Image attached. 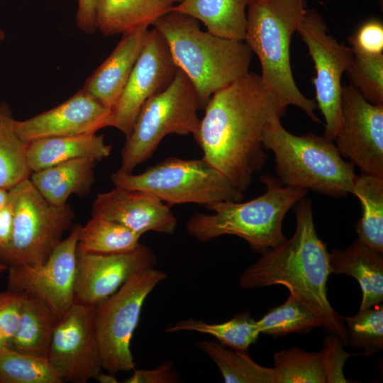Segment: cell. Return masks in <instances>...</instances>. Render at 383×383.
<instances>
[{
  "instance_id": "cell-1",
  "label": "cell",
  "mask_w": 383,
  "mask_h": 383,
  "mask_svg": "<svg viewBox=\"0 0 383 383\" xmlns=\"http://www.w3.org/2000/svg\"><path fill=\"white\" fill-rule=\"evenodd\" d=\"M286 109L260 76L249 72L214 93L204 107L194 138L203 158L245 192L252 174L266 162L265 128Z\"/></svg>"
},
{
  "instance_id": "cell-2",
  "label": "cell",
  "mask_w": 383,
  "mask_h": 383,
  "mask_svg": "<svg viewBox=\"0 0 383 383\" xmlns=\"http://www.w3.org/2000/svg\"><path fill=\"white\" fill-rule=\"evenodd\" d=\"M294 212L296 224L292 237L262 253L242 272L239 284L249 289L286 287L289 294L317 316L321 326L345 343L346 326L327 297L326 284L331 273L329 252L316 233L311 201L302 198Z\"/></svg>"
},
{
  "instance_id": "cell-3",
  "label": "cell",
  "mask_w": 383,
  "mask_h": 383,
  "mask_svg": "<svg viewBox=\"0 0 383 383\" xmlns=\"http://www.w3.org/2000/svg\"><path fill=\"white\" fill-rule=\"evenodd\" d=\"M152 27L165 39L172 58L193 84L201 109L212 95L246 75L252 52L244 40L201 30L199 21L170 11Z\"/></svg>"
},
{
  "instance_id": "cell-4",
  "label": "cell",
  "mask_w": 383,
  "mask_h": 383,
  "mask_svg": "<svg viewBox=\"0 0 383 383\" xmlns=\"http://www.w3.org/2000/svg\"><path fill=\"white\" fill-rule=\"evenodd\" d=\"M306 10L304 0H251L244 41L259 59L266 88L286 108L296 106L319 123L316 103L299 90L290 62L291 40Z\"/></svg>"
},
{
  "instance_id": "cell-5",
  "label": "cell",
  "mask_w": 383,
  "mask_h": 383,
  "mask_svg": "<svg viewBox=\"0 0 383 383\" xmlns=\"http://www.w3.org/2000/svg\"><path fill=\"white\" fill-rule=\"evenodd\" d=\"M260 179L266 186L263 194L246 202L222 201L206 205L213 213L194 215L187 223L188 234L200 241L235 235L261 253L285 243L284 218L307 190L286 186L269 174Z\"/></svg>"
},
{
  "instance_id": "cell-6",
  "label": "cell",
  "mask_w": 383,
  "mask_h": 383,
  "mask_svg": "<svg viewBox=\"0 0 383 383\" xmlns=\"http://www.w3.org/2000/svg\"><path fill=\"white\" fill-rule=\"evenodd\" d=\"M280 118H271L263 133L264 148L275 157L277 179L286 186L335 197L351 193L357 176L334 142L314 133L295 135L283 127Z\"/></svg>"
},
{
  "instance_id": "cell-7",
  "label": "cell",
  "mask_w": 383,
  "mask_h": 383,
  "mask_svg": "<svg viewBox=\"0 0 383 383\" xmlns=\"http://www.w3.org/2000/svg\"><path fill=\"white\" fill-rule=\"evenodd\" d=\"M111 180L115 187L149 192L169 206L191 203L206 206L244 199L243 192L203 157H169L137 174L118 170Z\"/></svg>"
},
{
  "instance_id": "cell-8",
  "label": "cell",
  "mask_w": 383,
  "mask_h": 383,
  "mask_svg": "<svg viewBox=\"0 0 383 383\" xmlns=\"http://www.w3.org/2000/svg\"><path fill=\"white\" fill-rule=\"evenodd\" d=\"M199 109L193 84L178 68L169 87L150 98L141 108L122 149L118 170L131 173L153 154L167 135L192 134L195 138L200 123Z\"/></svg>"
},
{
  "instance_id": "cell-9",
  "label": "cell",
  "mask_w": 383,
  "mask_h": 383,
  "mask_svg": "<svg viewBox=\"0 0 383 383\" xmlns=\"http://www.w3.org/2000/svg\"><path fill=\"white\" fill-rule=\"evenodd\" d=\"M9 192L13 231L9 243L0 248V260L8 267L42 264L72 227L74 212L67 204L57 206L48 202L30 179Z\"/></svg>"
},
{
  "instance_id": "cell-10",
  "label": "cell",
  "mask_w": 383,
  "mask_h": 383,
  "mask_svg": "<svg viewBox=\"0 0 383 383\" xmlns=\"http://www.w3.org/2000/svg\"><path fill=\"white\" fill-rule=\"evenodd\" d=\"M155 267L133 274L116 292L94 306V327L101 365L110 373L133 370L131 341L145 300L167 278Z\"/></svg>"
},
{
  "instance_id": "cell-11",
  "label": "cell",
  "mask_w": 383,
  "mask_h": 383,
  "mask_svg": "<svg viewBox=\"0 0 383 383\" xmlns=\"http://www.w3.org/2000/svg\"><path fill=\"white\" fill-rule=\"evenodd\" d=\"M328 30L323 16L313 9H306L296 32L314 64L316 103L326 122L323 136L333 142L341 121V79L354 53L351 48L338 43Z\"/></svg>"
},
{
  "instance_id": "cell-12",
  "label": "cell",
  "mask_w": 383,
  "mask_h": 383,
  "mask_svg": "<svg viewBox=\"0 0 383 383\" xmlns=\"http://www.w3.org/2000/svg\"><path fill=\"white\" fill-rule=\"evenodd\" d=\"M178 70L168 45L154 27L148 30L144 43L128 79L106 127H113L127 138L144 104L169 87Z\"/></svg>"
},
{
  "instance_id": "cell-13",
  "label": "cell",
  "mask_w": 383,
  "mask_h": 383,
  "mask_svg": "<svg viewBox=\"0 0 383 383\" xmlns=\"http://www.w3.org/2000/svg\"><path fill=\"white\" fill-rule=\"evenodd\" d=\"M79 228L75 226L43 263L13 265L7 270L9 289L42 301L58 320L74 302Z\"/></svg>"
},
{
  "instance_id": "cell-14",
  "label": "cell",
  "mask_w": 383,
  "mask_h": 383,
  "mask_svg": "<svg viewBox=\"0 0 383 383\" xmlns=\"http://www.w3.org/2000/svg\"><path fill=\"white\" fill-rule=\"evenodd\" d=\"M48 360L62 382L86 383L101 372L94 306L73 303L57 323Z\"/></svg>"
},
{
  "instance_id": "cell-15",
  "label": "cell",
  "mask_w": 383,
  "mask_h": 383,
  "mask_svg": "<svg viewBox=\"0 0 383 383\" xmlns=\"http://www.w3.org/2000/svg\"><path fill=\"white\" fill-rule=\"evenodd\" d=\"M333 142L362 174L383 178V104L370 103L351 84L343 86L341 121Z\"/></svg>"
},
{
  "instance_id": "cell-16",
  "label": "cell",
  "mask_w": 383,
  "mask_h": 383,
  "mask_svg": "<svg viewBox=\"0 0 383 383\" xmlns=\"http://www.w3.org/2000/svg\"><path fill=\"white\" fill-rule=\"evenodd\" d=\"M156 257L147 246L113 254L77 252L74 301L95 306L139 271L155 267Z\"/></svg>"
},
{
  "instance_id": "cell-17",
  "label": "cell",
  "mask_w": 383,
  "mask_h": 383,
  "mask_svg": "<svg viewBox=\"0 0 383 383\" xmlns=\"http://www.w3.org/2000/svg\"><path fill=\"white\" fill-rule=\"evenodd\" d=\"M111 109L83 89L47 111L15 121L17 134L25 142L58 136L96 133L106 127Z\"/></svg>"
},
{
  "instance_id": "cell-18",
  "label": "cell",
  "mask_w": 383,
  "mask_h": 383,
  "mask_svg": "<svg viewBox=\"0 0 383 383\" xmlns=\"http://www.w3.org/2000/svg\"><path fill=\"white\" fill-rule=\"evenodd\" d=\"M91 216L114 221L141 235L149 231L172 234L177 223L170 206L155 195L118 187L97 194Z\"/></svg>"
},
{
  "instance_id": "cell-19",
  "label": "cell",
  "mask_w": 383,
  "mask_h": 383,
  "mask_svg": "<svg viewBox=\"0 0 383 383\" xmlns=\"http://www.w3.org/2000/svg\"><path fill=\"white\" fill-rule=\"evenodd\" d=\"M148 26L125 33L103 63L86 81L83 89L111 109L119 98L142 50Z\"/></svg>"
},
{
  "instance_id": "cell-20",
  "label": "cell",
  "mask_w": 383,
  "mask_h": 383,
  "mask_svg": "<svg viewBox=\"0 0 383 383\" xmlns=\"http://www.w3.org/2000/svg\"><path fill=\"white\" fill-rule=\"evenodd\" d=\"M331 272L351 276L357 279L362 300L359 310L383 301V254L373 250L357 239L344 249L329 252Z\"/></svg>"
},
{
  "instance_id": "cell-21",
  "label": "cell",
  "mask_w": 383,
  "mask_h": 383,
  "mask_svg": "<svg viewBox=\"0 0 383 383\" xmlns=\"http://www.w3.org/2000/svg\"><path fill=\"white\" fill-rule=\"evenodd\" d=\"M111 145L96 133L43 138L28 143L27 159L31 172L79 158L96 162L109 156Z\"/></svg>"
},
{
  "instance_id": "cell-22",
  "label": "cell",
  "mask_w": 383,
  "mask_h": 383,
  "mask_svg": "<svg viewBox=\"0 0 383 383\" xmlns=\"http://www.w3.org/2000/svg\"><path fill=\"white\" fill-rule=\"evenodd\" d=\"M96 160L79 158L33 172L30 179L44 199L54 206L67 204L70 195L88 194L94 182Z\"/></svg>"
},
{
  "instance_id": "cell-23",
  "label": "cell",
  "mask_w": 383,
  "mask_h": 383,
  "mask_svg": "<svg viewBox=\"0 0 383 383\" xmlns=\"http://www.w3.org/2000/svg\"><path fill=\"white\" fill-rule=\"evenodd\" d=\"M173 5L169 0H97L96 30L111 36L141 26L149 27Z\"/></svg>"
},
{
  "instance_id": "cell-24",
  "label": "cell",
  "mask_w": 383,
  "mask_h": 383,
  "mask_svg": "<svg viewBox=\"0 0 383 383\" xmlns=\"http://www.w3.org/2000/svg\"><path fill=\"white\" fill-rule=\"evenodd\" d=\"M251 0H182L170 11L201 21L207 31L218 37L245 40L247 9Z\"/></svg>"
},
{
  "instance_id": "cell-25",
  "label": "cell",
  "mask_w": 383,
  "mask_h": 383,
  "mask_svg": "<svg viewBox=\"0 0 383 383\" xmlns=\"http://www.w3.org/2000/svg\"><path fill=\"white\" fill-rule=\"evenodd\" d=\"M58 319L38 299L26 295L18 327L6 347L17 352L48 358Z\"/></svg>"
},
{
  "instance_id": "cell-26",
  "label": "cell",
  "mask_w": 383,
  "mask_h": 383,
  "mask_svg": "<svg viewBox=\"0 0 383 383\" xmlns=\"http://www.w3.org/2000/svg\"><path fill=\"white\" fill-rule=\"evenodd\" d=\"M351 194L362 206V217L355 225L357 239L370 248L383 254V178L361 174Z\"/></svg>"
},
{
  "instance_id": "cell-27",
  "label": "cell",
  "mask_w": 383,
  "mask_h": 383,
  "mask_svg": "<svg viewBox=\"0 0 383 383\" xmlns=\"http://www.w3.org/2000/svg\"><path fill=\"white\" fill-rule=\"evenodd\" d=\"M196 346L216 363L226 383H276L274 369L256 363L247 352L208 340Z\"/></svg>"
},
{
  "instance_id": "cell-28",
  "label": "cell",
  "mask_w": 383,
  "mask_h": 383,
  "mask_svg": "<svg viewBox=\"0 0 383 383\" xmlns=\"http://www.w3.org/2000/svg\"><path fill=\"white\" fill-rule=\"evenodd\" d=\"M141 235L108 219L92 216L79 228L77 252L113 254L133 251L140 245Z\"/></svg>"
},
{
  "instance_id": "cell-29",
  "label": "cell",
  "mask_w": 383,
  "mask_h": 383,
  "mask_svg": "<svg viewBox=\"0 0 383 383\" xmlns=\"http://www.w3.org/2000/svg\"><path fill=\"white\" fill-rule=\"evenodd\" d=\"M179 331L208 334L228 348L244 352H247L260 334L257 321L249 312L240 313L229 321L219 323H210L192 318L184 319L165 330V332L168 333Z\"/></svg>"
},
{
  "instance_id": "cell-30",
  "label": "cell",
  "mask_w": 383,
  "mask_h": 383,
  "mask_svg": "<svg viewBox=\"0 0 383 383\" xmlns=\"http://www.w3.org/2000/svg\"><path fill=\"white\" fill-rule=\"evenodd\" d=\"M15 119L9 106L0 104V188L10 189L29 179L32 173L28 163V143L15 129Z\"/></svg>"
},
{
  "instance_id": "cell-31",
  "label": "cell",
  "mask_w": 383,
  "mask_h": 383,
  "mask_svg": "<svg viewBox=\"0 0 383 383\" xmlns=\"http://www.w3.org/2000/svg\"><path fill=\"white\" fill-rule=\"evenodd\" d=\"M276 383H326L322 350L311 353L298 348L274 355Z\"/></svg>"
},
{
  "instance_id": "cell-32",
  "label": "cell",
  "mask_w": 383,
  "mask_h": 383,
  "mask_svg": "<svg viewBox=\"0 0 383 383\" xmlns=\"http://www.w3.org/2000/svg\"><path fill=\"white\" fill-rule=\"evenodd\" d=\"M0 383H62L48 358L0 350Z\"/></svg>"
},
{
  "instance_id": "cell-33",
  "label": "cell",
  "mask_w": 383,
  "mask_h": 383,
  "mask_svg": "<svg viewBox=\"0 0 383 383\" xmlns=\"http://www.w3.org/2000/svg\"><path fill=\"white\" fill-rule=\"evenodd\" d=\"M257 323L260 333L272 336L306 332L321 326L317 316L291 294L284 303L271 309Z\"/></svg>"
},
{
  "instance_id": "cell-34",
  "label": "cell",
  "mask_w": 383,
  "mask_h": 383,
  "mask_svg": "<svg viewBox=\"0 0 383 383\" xmlns=\"http://www.w3.org/2000/svg\"><path fill=\"white\" fill-rule=\"evenodd\" d=\"M348 340L353 348H362L371 355L383 348V306L381 304L359 310L352 317L345 318Z\"/></svg>"
},
{
  "instance_id": "cell-35",
  "label": "cell",
  "mask_w": 383,
  "mask_h": 383,
  "mask_svg": "<svg viewBox=\"0 0 383 383\" xmlns=\"http://www.w3.org/2000/svg\"><path fill=\"white\" fill-rule=\"evenodd\" d=\"M353 53V59L346 71L351 85L370 103L383 104V53Z\"/></svg>"
},
{
  "instance_id": "cell-36",
  "label": "cell",
  "mask_w": 383,
  "mask_h": 383,
  "mask_svg": "<svg viewBox=\"0 0 383 383\" xmlns=\"http://www.w3.org/2000/svg\"><path fill=\"white\" fill-rule=\"evenodd\" d=\"M26 297L24 293L9 289L0 292V329L6 345L18 327Z\"/></svg>"
},
{
  "instance_id": "cell-37",
  "label": "cell",
  "mask_w": 383,
  "mask_h": 383,
  "mask_svg": "<svg viewBox=\"0 0 383 383\" xmlns=\"http://www.w3.org/2000/svg\"><path fill=\"white\" fill-rule=\"evenodd\" d=\"M348 40L354 52L365 55L382 54V21L373 18L364 22Z\"/></svg>"
},
{
  "instance_id": "cell-38",
  "label": "cell",
  "mask_w": 383,
  "mask_h": 383,
  "mask_svg": "<svg viewBox=\"0 0 383 383\" xmlns=\"http://www.w3.org/2000/svg\"><path fill=\"white\" fill-rule=\"evenodd\" d=\"M322 352L326 373V383L348 382L343 374V365L346 360L354 354L345 351L343 342L332 333L326 338Z\"/></svg>"
},
{
  "instance_id": "cell-39",
  "label": "cell",
  "mask_w": 383,
  "mask_h": 383,
  "mask_svg": "<svg viewBox=\"0 0 383 383\" xmlns=\"http://www.w3.org/2000/svg\"><path fill=\"white\" fill-rule=\"evenodd\" d=\"M171 361L162 362L157 368L152 370H133V374L126 383H173L177 380V374L172 369Z\"/></svg>"
},
{
  "instance_id": "cell-40",
  "label": "cell",
  "mask_w": 383,
  "mask_h": 383,
  "mask_svg": "<svg viewBox=\"0 0 383 383\" xmlns=\"http://www.w3.org/2000/svg\"><path fill=\"white\" fill-rule=\"evenodd\" d=\"M97 0H77L76 14L77 28L86 33H92L96 30V6Z\"/></svg>"
},
{
  "instance_id": "cell-41",
  "label": "cell",
  "mask_w": 383,
  "mask_h": 383,
  "mask_svg": "<svg viewBox=\"0 0 383 383\" xmlns=\"http://www.w3.org/2000/svg\"><path fill=\"white\" fill-rule=\"evenodd\" d=\"M13 211L10 203L0 210V248L10 241L13 231Z\"/></svg>"
},
{
  "instance_id": "cell-42",
  "label": "cell",
  "mask_w": 383,
  "mask_h": 383,
  "mask_svg": "<svg viewBox=\"0 0 383 383\" xmlns=\"http://www.w3.org/2000/svg\"><path fill=\"white\" fill-rule=\"evenodd\" d=\"M96 379L100 383H116V378L111 374H104L101 372L96 377Z\"/></svg>"
},
{
  "instance_id": "cell-43",
  "label": "cell",
  "mask_w": 383,
  "mask_h": 383,
  "mask_svg": "<svg viewBox=\"0 0 383 383\" xmlns=\"http://www.w3.org/2000/svg\"><path fill=\"white\" fill-rule=\"evenodd\" d=\"M9 202V189L0 188V210L6 206Z\"/></svg>"
},
{
  "instance_id": "cell-44",
  "label": "cell",
  "mask_w": 383,
  "mask_h": 383,
  "mask_svg": "<svg viewBox=\"0 0 383 383\" xmlns=\"http://www.w3.org/2000/svg\"><path fill=\"white\" fill-rule=\"evenodd\" d=\"M6 347V340L0 329V350Z\"/></svg>"
},
{
  "instance_id": "cell-45",
  "label": "cell",
  "mask_w": 383,
  "mask_h": 383,
  "mask_svg": "<svg viewBox=\"0 0 383 383\" xmlns=\"http://www.w3.org/2000/svg\"><path fill=\"white\" fill-rule=\"evenodd\" d=\"M9 267L0 260V275L8 270Z\"/></svg>"
},
{
  "instance_id": "cell-46",
  "label": "cell",
  "mask_w": 383,
  "mask_h": 383,
  "mask_svg": "<svg viewBox=\"0 0 383 383\" xmlns=\"http://www.w3.org/2000/svg\"><path fill=\"white\" fill-rule=\"evenodd\" d=\"M5 38V33L3 30L0 28V42L2 41Z\"/></svg>"
},
{
  "instance_id": "cell-47",
  "label": "cell",
  "mask_w": 383,
  "mask_h": 383,
  "mask_svg": "<svg viewBox=\"0 0 383 383\" xmlns=\"http://www.w3.org/2000/svg\"><path fill=\"white\" fill-rule=\"evenodd\" d=\"M169 1H170L173 4H175L180 2L182 0H169Z\"/></svg>"
}]
</instances>
